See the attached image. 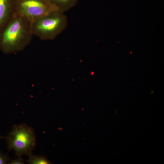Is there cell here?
<instances>
[{
  "label": "cell",
  "instance_id": "cell-8",
  "mask_svg": "<svg viewBox=\"0 0 164 164\" xmlns=\"http://www.w3.org/2000/svg\"><path fill=\"white\" fill-rule=\"evenodd\" d=\"M9 160L7 155L0 152V164H7Z\"/></svg>",
  "mask_w": 164,
  "mask_h": 164
},
{
  "label": "cell",
  "instance_id": "cell-4",
  "mask_svg": "<svg viewBox=\"0 0 164 164\" xmlns=\"http://www.w3.org/2000/svg\"><path fill=\"white\" fill-rule=\"evenodd\" d=\"M15 12L32 22L53 12L60 11L49 0H15Z\"/></svg>",
  "mask_w": 164,
  "mask_h": 164
},
{
  "label": "cell",
  "instance_id": "cell-1",
  "mask_svg": "<svg viewBox=\"0 0 164 164\" xmlns=\"http://www.w3.org/2000/svg\"><path fill=\"white\" fill-rule=\"evenodd\" d=\"M33 36L31 22L15 12L0 32V48L7 54L23 51Z\"/></svg>",
  "mask_w": 164,
  "mask_h": 164
},
{
  "label": "cell",
  "instance_id": "cell-6",
  "mask_svg": "<svg viewBox=\"0 0 164 164\" xmlns=\"http://www.w3.org/2000/svg\"><path fill=\"white\" fill-rule=\"evenodd\" d=\"M60 11L65 12L74 7L79 0H49Z\"/></svg>",
  "mask_w": 164,
  "mask_h": 164
},
{
  "label": "cell",
  "instance_id": "cell-3",
  "mask_svg": "<svg viewBox=\"0 0 164 164\" xmlns=\"http://www.w3.org/2000/svg\"><path fill=\"white\" fill-rule=\"evenodd\" d=\"M7 138L8 148L14 149L16 156L29 155L36 145L35 135L33 129L26 124L13 126Z\"/></svg>",
  "mask_w": 164,
  "mask_h": 164
},
{
  "label": "cell",
  "instance_id": "cell-10",
  "mask_svg": "<svg viewBox=\"0 0 164 164\" xmlns=\"http://www.w3.org/2000/svg\"><path fill=\"white\" fill-rule=\"evenodd\" d=\"M5 137H1L0 136V138H5Z\"/></svg>",
  "mask_w": 164,
  "mask_h": 164
},
{
  "label": "cell",
  "instance_id": "cell-7",
  "mask_svg": "<svg viewBox=\"0 0 164 164\" xmlns=\"http://www.w3.org/2000/svg\"><path fill=\"white\" fill-rule=\"evenodd\" d=\"M29 158L26 161L30 164H49L51 162L45 156L32 155H29Z\"/></svg>",
  "mask_w": 164,
  "mask_h": 164
},
{
  "label": "cell",
  "instance_id": "cell-5",
  "mask_svg": "<svg viewBox=\"0 0 164 164\" xmlns=\"http://www.w3.org/2000/svg\"><path fill=\"white\" fill-rule=\"evenodd\" d=\"M15 12V0H0V32Z\"/></svg>",
  "mask_w": 164,
  "mask_h": 164
},
{
  "label": "cell",
  "instance_id": "cell-9",
  "mask_svg": "<svg viewBox=\"0 0 164 164\" xmlns=\"http://www.w3.org/2000/svg\"><path fill=\"white\" fill-rule=\"evenodd\" d=\"M19 158L12 160L9 163L10 164H24L23 159L21 156L19 157Z\"/></svg>",
  "mask_w": 164,
  "mask_h": 164
},
{
  "label": "cell",
  "instance_id": "cell-2",
  "mask_svg": "<svg viewBox=\"0 0 164 164\" xmlns=\"http://www.w3.org/2000/svg\"><path fill=\"white\" fill-rule=\"evenodd\" d=\"M68 24L65 12L57 11L32 22V31L34 36L42 40H53L66 29Z\"/></svg>",
  "mask_w": 164,
  "mask_h": 164
}]
</instances>
